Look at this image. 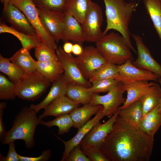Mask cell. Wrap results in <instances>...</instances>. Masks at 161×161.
I'll use <instances>...</instances> for the list:
<instances>
[{
	"label": "cell",
	"mask_w": 161,
	"mask_h": 161,
	"mask_svg": "<svg viewBox=\"0 0 161 161\" xmlns=\"http://www.w3.org/2000/svg\"><path fill=\"white\" fill-rule=\"evenodd\" d=\"M96 46L107 62L120 65L133 59L131 49L118 33L111 32L103 35Z\"/></svg>",
	"instance_id": "4"
},
{
	"label": "cell",
	"mask_w": 161,
	"mask_h": 161,
	"mask_svg": "<svg viewBox=\"0 0 161 161\" xmlns=\"http://www.w3.org/2000/svg\"><path fill=\"white\" fill-rule=\"evenodd\" d=\"M66 161H91L82 150L79 145L75 146L69 154Z\"/></svg>",
	"instance_id": "39"
},
{
	"label": "cell",
	"mask_w": 161,
	"mask_h": 161,
	"mask_svg": "<svg viewBox=\"0 0 161 161\" xmlns=\"http://www.w3.org/2000/svg\"><path fill=\"white\" fill-rule=\"evenodd\" d=\"M10 0H1L3 4V8H6L10 3Z\"/></svg>",
	"instance_id": "45"
},
{
	"label": "cell",
	"mask_w": 161,
	"mask_h": 161,
	"mask_svg": "<svg viewBox=\"0 0 161 161\" xmlns=\"http://www.w3.org/2000/svg\"><path fill=\"white\" fill-rule=\"evenodd\" d=\"M117 67L118 75L115 79L123 83L140 81L156 82L160 77L152 72L136 67L131 60L122 65H117Z\"/></svg>",
	"instance_id": "14"
},
{
	"label": "cell",
	"mask_w": 161,
	"mask_h": 161,
	"mask_svg": "<svg viewBox=\"0 0 161 161\" xmlns=\"http://www.w3.org/2000/svg\"><path fill=\"white\" fill-rule=\"evenodd\" d=\"M3 11L7 21L14 28L27 35L37 36L35 30L25 15L16 7L10 3L3 8Z\"/></svg>",
	"instance_id": "16"
},
{
	"label": "cell",
	"mask_w": 161,
	"mask_h": 161,
	"mask_svg": "<svg viewBox=\"0 0 161 161\" xmlns=\"http://www.w3.org/2000/svg\"><path fill=\"white\" fill-rule=\"evenodd\" d=\"M15 84L3 73L0 74V99L13 100L16 97L15 91Z\"/></svg>",
	"instance_id": "34"
},
{
	"label": "cell",
	"mask_w": 161,
	"mask_h": 161,
	"mask_svg": "<svg viewBox=\"0 0 161 161\" xmlns=\"http://www.w3.org/2000/svg\"><path fill=\"white\" fill-rule=\"evenodd\" d=\"M87 87L82 85L68 83L66 96L78 104L90 103L94 93L87 91Z\"/></svg>",
	"instance_id": "25"
},
{
	"label": "cell",
	"mask_w": 161,
	"mask_h": 161,
	"mask_svg": "<svg viewBox=\"0 0 161 161\" xmlns=\"http://www.w3.org/2000/svg\"><path fill=\"white\" fill-rule=\"evenodd\" d=\"M83 51L81 45L77 43L73 44L72 53L74 55L79 56L82 53Z\"/></svg>",
	"instance_id": "43"
},
{
	"label": "cell",
	"mask_w": 161,
	"mask_h": 161,
	"mask_svg": "<svg viewBox=\"0 0 161 161\" xmlns=\"http://www.w3.org/2000/svg\"><path fill=\"white\" fill-rule=\"evenodd\" d=\"M91 0H66L64 11L71 14L81 24Z\"/></svg>",
	"instance_id": "28"
},
{
	"label": "cell",
	"mask_w": 161,
	"mask_h": 161,
	"mask_svg": "<svg viewBox=\"0 0 161 161\" xmlns=\"http://www.w3.org/2000/svg\"><path fill=\"white\" fill-rule=\"evenodd\" d=\"M79 104L66 95L60 97L52 101L44 109L39 117L42 119L49 116L55 117L63 114H70Z\"/></svg>",
	"instance_id": "19"
},
{
	"label": "cell",
	"mask_w": 161,
	"mask_h": 161,
	"mask_svg": "<svg viewBox=\"0 0 161 161\" xmlns=\"http://www.w3.org/2000/svg\"><path fill=\"white\" fill-rule=\"evenodd\" d=\"M118 110L105 123L95 124L80 143L82 148L95 147L101 148L106 137L112 129L118 114Z\"/></svg>",
	"instance_id": "13"
},
{
	"label": "cell",
	"mask_w": 161,
	"mask_h": 161,
	"mask_svg": "<svg viewBox=\"0 0 161 161\" xmlns=\"http://www.w3.org/2000/svg\"><path fill=\"white\" fill-rule=\"evenodd\" d=\"M75 58L82 73L87 80L107 62L97 48L92 46L85 47L82 53Z\"/></svg>",
	"instance_id": "8"
},
{
	"label": "cell",
	"mask_w": 161,
	"mask_h": 161,
	"mask_svg": "<svg viewBox=\"0 0 161 161\" xmlns=\"http://www.w3.org/2000/svg\"><path fill=\"white\" fill-rule=\"evenodd\" d=\"M64 11L65 17L61 40L65 42L71 41L82 45L85 41L81 24L70 13Z\"/></svg>",
	"instance_id": "18"
},
{
	"label": "cell",
	"mask_w": 161,
	"mask_h": 161,
	"mask_svg": "<svg viewBox=\"0 0 161 161\" xmlns=\"http://www.w3.org/2000/svg\"><path fill=\"white\" fill-rule=\"evenodd\" d=\"M37 113L30 106L23 107L15 117L11 129L6 132L1 144H8L11 142L21 140L24 141L27 148H32L35 144V129L43 121L38 117Z\"/></svg>",
	"instance_id": "3"
},
{
	"label": "cell",
	"mask_w": 161,
	"mask_h": 161,
	"mask_svg": "<svg viewBox=\"0 0 161 161\" xmlns=\"http://www.w3.org/2000/svg\"><path fill=\"white\" fill-rule=\"evenodd\" d=\"M105 6L106 25L103 35L111 30L119 32L125 39L131 50L137 54L131 43L129 25L133 13L136 11L138 3L126 0H103Z\"/></svg>",
	"instance_id": "2"
},
{
	"label": "cell",
	"mask_w": 161,
	"mask_h": 161,
	"mask_svg": "<svg viewBox=\"0 0 161 161\" xmlns=\"http://www.w3.org/2000/svg\"><path fill=\"white\" fill-rule=\"evenodd\" d=\"M137 48V57L133 64L136 67L152 72L161 77V65L152 57L142 38L139 35L131 34Z\"/></svg>",
	"instance_id": "12"
},
{
	"label": "cell",
	"mask_w": 161,
	"mask_h": 161,
	"mask_svg": "<svg viewBox=\"0 0 161 161\" xmlns=\"http://www.w3.org/2000/svg\"><path fill=\"white\" fill-rule=\"evenodd\" d=\"M34 49L37 61L43 62L58 60L55 51L41 43Z\"/></svg>",
	"instance_id": "35"
},
{
	"label": "cell",
	"mask_w": 161,
	"mask_h": 161,
	"mask_svg": "<svg viewBox=\"0 0 161 161\" xmlns=\"http://www.w3.org/2000/svg\"><path fill=\"white\" fill-rule=\"evenodd\" d=\"M161 126V110L158 105L143 117L138 128L148 135L154 137Z\"/></svg>",
	"instance_id": "22"
},
{
	"label": "cell",
	"mask_w": 161,
	"mask_h": 161,
	"mask_svg": "<svg viewBox=\"0 0 161 161\" xmlns=\"http://www.w3.org/2000/svg\"><path fill=\"white\" fill-rule=\"evenodd\" d=\"M157 84L153 82L142 81L122 83L123 89L125 92H127V96L123 105L118 109L139 100L143 95L151 91Z\"/></svg>",
	"instance_id": "17"
},
{
	"label": "cell",
	"mask_w": 161,
	"mask_h": 161,
	"mask_svg": "<svg viewBox=\"0 0 161 161\" xmlns=\"http://www.w3.org/2000/svg\"><path fill=\"white\" fill-rule=\"evenodd\" d=\"M105 116L103 112V108L102 106L96 114L95 115L93 118L89 120L85 124L79 129L75 135L71 139L67 141H65L55 135L58 139L63 143L64 145V151L61 161H66L72 149L75 146L80 144L82 140L92 128L95 124L99 122L100 120Z\"/></svg>",
	"instance_id": "15"
},
{
	"label": "cell",
	"mask_w": 161,
	"mask_h": 161,
	"mask_svg": "<svg viewBox=\"0 0 161 161\" xmlns=\"http://www.w3.org/2000/svg\"><path fill=\"white\" fill-rule=\"evenodd\" d=\"M10 3L25 15L35 30L40 42L56 51L58 47L56 42L43 26L32 0H10Z\"/></svg>",
	"instance_id": "6"
},
{
	"label": "cell",
	"mask_w": 161,
	"mask_h": 161,
	"mask_svg": "<svg viewBox=\"0 0 161 161\" xmlns=\"http://www.w3.org/2000/svg\"><path fill=\"white\" fill-rule=\"evenodd\" d=\"M161 100V88L157 83L151 91L139 99L141 104L143 117L158 106Z\"/></svg>",
	"instance_id": "31"
},
{
	"label": "cell",
	"mask_w": 161,
	"mask_h": 161,
	"mask_svg": "<svg viewBox=\"0 0 161 161\" xmlns=\"http://www.w3.org/2000/svg\"><path fill=\"white\" fill-rule=\"evenodd\" d=\"M50 83L37 70L26 73L15 84L16 96L23 100H35L46 92Z\"/></svg>",
	"instance_id": "5"
},
{
	"label": "cell",
	"mask_w": 161,
	"mask_h": 161,
	"mask_svg": "<svg viewBox=\"0 0 161 161\" xmlns=\"http://www.w3.org/2000/svg\"><path fill=\"white\" fill-rule=\"evenodd\" d=\"M51 151L48 149L44 151L41 154L36 157H29L19 155L20 161H46L49 160L51 157Z\"/></svg>",
	"instance_id": "41"
},
{
	"label": "cell",
	"mask_w": 161,
	"mask_h": 161,
	"mask_svg": "<svg viewBox=\"0 0 161 161\" xmlns=\"http://www.w3.org/2000/svg\"><path fill=\"white\" fill-rule=\"evenodd\" d=\"M68 82L64 74L52 82L49 92L45 97L37 104H32L30 106L36 113L42 109H44L54 100L66 95Z\"/></svg>",
	"instance_id": "20"
},
{
	"label": "cell",
	"mask_w": 161,
	"mask_h": 161,
	"mask_svg": "<svg viewBox=\"0 0 161 161\" xmlns=\"http://www.w3.org/2000/svg\"><path fill=\"white\" fill-rule=\"evenodd\" d=\"M118 110L117 119L135 128L139 129V124L143 117L142 106L139 100Z\"/></svg>",
	"instance_id": "21"
},
{
	"label": "cell",
	"mask_w": 161,
	"mask_h": 161,
	"mask_svg": "<svg viewBox=\"0 0 161 161\" xmlns=\"http://www.w3.org/2000/svg\"><path fill=\"white\" fill-rule=\"evenodd\" d=\"M122 85V82H118L107 94L103 95L94 93L89 103L102 105L105 116L110 118L117 112L119 106L125 100L123 97L125 92Z\"/></svg>",
	"instance_id": "9"
},
{
	"label": "cell",
	"mask_w": 161,
	"mask_h": 161,
	"mask_svg": "<svg viewBox=\"0 0 161 161\" xmlns=\"http://www.w3.org/2000/svg\"><path fill=\"white\" fill-rule=\"evenodd\" d=\"M118 82L113 79L100 80L92 83V85L87 88V90L89 92L95 94L108 92Z\"/></svg>",
	"instance_id": "36"
},
{
	"label": "cell",
	"mask_w": 161,
	"mask_h": 161,
	"mask_svg": "<svg viewBox=\"0 0 161 161\" xmlns=\"http://www.w3.org/2000/svg\"><path fill=\"white\" fill-rule=\"evenodd\" d=\"M129 0V1H135V0Z\"/></svg>",
	"instance_id": "47"
},
{
	"label": "cell",
	"mask_w": 161,
	"mask_h": 161,
	"mask_svg": "<svg viewBox=\"0 0 161 161\" xmlns=\"http://www.w3.org/2000/svg\"><path fill=\"white\" fill-rule=\"evenodd\" d=\"M103 21V12L101 7L91 1L85 20L81 24L85 41L96 43L103 36L101 27Z\"/></svg>",
	"instance_id": "7"
},
{
	"label": "cell",
	"mask_w": 161,
	"mask_h": 161,
	"mask_svg": "<svg viewBox=\"0 0 161 161\" xmlns=\"http://www.w3.org/2000/svg\"><path fill=\"white\" fill-rule=\"evenodd\" d=\"M41 22L56 42L61 40L64 27V11L37 7Z\"/></svg>",
	"instance_id": "11"
},
{
	"label": "cell",
	"mask_w": 161,
	"mask_h": 161,
	"mask_svg": "<svg viewBox=\"0 0 161 161\" xmlns=\"http://www.w3.org/2000/svg\"><path fill=\"white\" fill-rule=\"evenodd\" d=\"M103 106L89 103L75 109L70 114L74 127L78 129L85 124L92 116L96 114Z\"/></svg>",
	"instance_id": "23"
},
{
	"label": "cell",
	"mask_w": 161,
	"mask_h": 161,
	"mask_svg": "<svg viewBox=\"0 0 161 161\" xmlns=\"http://www.w3.org/2000/svg\"><path fill=\"white\" fill-rule=\"evenodd\" d=\"M7 33L12 34L20 41L22 48L29 51L35 47L41 42L36 36L25 34L16 30L12 27L7 26L5 24L1 23L0 33Z\"/></svg>",
	"instance_id": "27"
},
{
	"label": "cell",
	"mask_w": 161,
	"mask_h": 161,
	"mask_svg": "<svg viewBox=\"0 0 161 161\" xmlns=\"http://www.w3.org/2000/svg\"><path fill=\"white\" fill-rule=\"evenodd\" d=\"M41 124L48 128L57 126L58 128V134L60 135L68 133L74 125L70 114L61 115L51 121H44L43 120Z\"/></svg>",
	"instance_id": "32"
},
{
	"label": "cell",
	"mask_w": 161,
	"mask_h": 161,
	"mask_svg": "<svg viewBox=\"0 0 161 161\" xmlns=\"http://www.w3.org/2000/svg\"><path fill=\"white\" fill-rule=\"evenodd\" d=\"M55 51L58 60L64 69V75L68 83L80 85L87 88L91 86V83L84 77L75 58L71 54L66 53L60 47Z\"/></svg>",
	"instance_id": "10"
},
{
	"label": "cell",
	"mask_w": 161,
	"mask_h": 161,
	"mask_svg": "<svg viewBox=\"0 0 161 161\" xmlns=\"http://www.w3.org/2000/svg\"><path fill=\"white\" fill-rule=\"evenodd\" d=\"M73 44L71 42H66L64 43L63 49L64 52L67 54L72 53Z\"/></svg>",
	"instance_id": "44"
},
{
	"label": "cell",
	"mask_w": 161,
	"mask_h": 161,
	"mask_svg": "<svg viewBox=\"0 0 161 161\" xmlns=\"http://www.w3.org/2000/svg\"><path fill=\"white\" fill-rule=\"evenodd\" d=\"M0 71L6 75L15 84L26 74L22 69L12 62L10 58H5L1 54Z\"/></svg>",
	"instance_id": "29"
},
{
	"label": "cell",
	"mask_w": 161,
	"mask_h": 161,
	"mask_svg": "<svg viewBox=\"0 0 161 161\" xmlns=\"http://www.w3.org/2000/svg\"><path fill=\"white\" fill-rule=\"evenodd\" d=\"M11 61L24 71L26 73L37 70V61L35 60L29 51L22 48L10 58Z\"/></svg>",
	"instance_id": "26"
},
{
	"label": "cell",
	"mask_w": 161,
	"mask_h": 161,
	"mask_svg": "<svg viewBox=\"0 0 161 161\" xmlns=\"http://www.w3.org/2000/svg\"><path fill=\"white\" fill-rule=\"evenodd\" d=\"M158 81L159 82L160 84L161 85V77H160L159 78ZM158 106L160 109L161 110V100L158 105Z\"/></svg>",
	"instance_id": "46"
},
{
	"label": "cell",
	"mask_w": 161,
	"mask_h": 161,
	"mask_svg": "<svg viewBox=\"0 0 161 161\" xmlns=\"http://www.w3.org/2000/svg\"><path fill=\"white\" fill-rule=\"evenodd\" d=\"M7 104L5 102L0 103V139L1 141L4 137L6 131L2 121V118L4 109L6 107Z\"/></svg>",
	"instance_id": "42"
},
{
	"label": "cell",
	"mask_w": 161,
	"mask_h": 161,
	"mask_svg": "<svg viewBox=\"0 0 161 161\" xmlns=\"http://www.w3.org/2000/svg\"><path fill=\"white\" fill-rule=\"evenodd\" d=\"M82 150L91 161H110L101 148L89 147L82 148Z\"/></svg>",
	"instance_id": "38"
},
{
	"label": "cell",
	"mask_w": 161,
	"mask_h": 161,
	"mask_svg": "<svg viewBox=\"0 0 161 161\" xmlns=\"http://www.w3.org/2000/svg\"><path fill=\"white\" fill-rule=\"evenodd\" d=\"M159 0L160 1V2H161V0Z\"/></svg>",
	"instance_id": "48"
},
{
	"label": "cell",
	"mask_w": 161,
	"mask_h": 161,
	"mask_svg": "<svg viewBox=\"0 0 161 161\" xmlns=\"http://www.w3.org/2000/svg\"><path fill=\"white\" fill-rule=\"evenodd\" d=\"M37 7L64 11L66 0H32Z\"/></svg>",
	"instance_id": "37"
},
{
	"label": "cell",
	"mask_w": 161,
	"mask_h": 161,
	"mask_svg": "<svg viewBox=\"0 0 161 161\" xmlns=\"http://www.w3.org/2000/svg\"><path fill=\"white\" fill-rule=\"evenodd\" d=\"M143 2L161 41V2L159 0H143Z\"/></svg>",
	"instance_id": "30"
},
{
	"label": "cell",
	"mask_w": 161,
	"mask_h": 161,
	"mask_svg": "<svg viewBox=\"0 0 161 161\" xmlns=\"http://www.w3.org/2000/svg\"><path fill=\"white\" fill-rule=\"evenodd\" d=\"M8 145L9 149L7 155L4 157L1 155L0 161H20L19 154L16 150L14 141L10 142Z\"/></svg>",
	"instance_id": "40"
},
{
	"label": "cell",
	"mask_w": 161,
	"mask_h": 161,
	"mask_svg": "<svg viewBox=\"0 0 161 161\" xmlns=\"http://www.w3.org/2000/svg\"><path fill=\"white\" fill-rule=\"evenodd\" d=\"M154 137L117 118L101 149L110 161H148Z\"/></svg>",
	"instance_id": "1"
},
{
	"label": "cell",
	"mask_w": 161,
	"mask_h": 161,
	"mask_svg": "<svg viewBox=\"0 0 161 161\" xmlns=\"http://www.w3.org/2000/svg\"><path fill=\"white\" fill-rule=\"evenodd\" d=\"M36 70L50 82L55 81L64 73L58 60L43 62L37 61Z\"/></svg>",
	"instance_id": "24"
},
{
	"label": "cell",
	"mask_w": 161,
	"mask_h": 161,
	"mask_svg": "<svg viewBox=\"0 0 161 161\" xmlns=\"http://www.w3.org/2000/svg\"><path fill=\"white\" fill-rule=\"evenodd\" d=\"M118 75L117 65L107 62L94 74L89 81L92 83L100 80L108 79H115Z\"/></svg>",
	"instance_id": "33"
}]
</instances>
